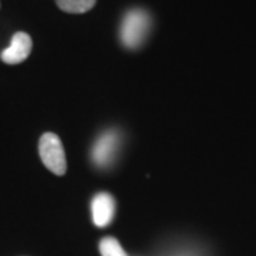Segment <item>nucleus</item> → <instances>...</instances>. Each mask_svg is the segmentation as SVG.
I'll use <instances>...</instances> for the list:
<instances>
[{
	"label": "nucleus",
	"instance_id": "1",
	"mask_svg": "<svg viewBox=\"0 0 256 256\" xmlns=\"http://www.w3.org/2000/svg\"><path fill=\"white\" fill-rule=\"evenodd\" d=\"M151 16L144 9H132L122 18L120 28L121 43L127 48H138L150 34L151 30Z\"/></svg>",
	"mask_w": 256,
	"mask_h": 256
},
{
	"label": "nucleus",
	"instance_id": "3",
	"mask_svg": "<svg viewBox=\"0 0 256 256\" xmlns=\"http://www.w3.org/2000/svg\"><path fill=\"white\" fill-rule=\"evenodd\" d=\"M121 134L117 130H107L102 132L92 146V161L100 168L110 166L118 154Z\"/></svg>",
	"mask_w": 256,
	"mask_h": 256
},
{
	"label": "nucleus",
	"instance_id": "4",
	"mask_svg": "<svg viewBox=\"0 0 256 256\" xmlns=\"http://www.w3.org/2000/svg\"><path fill=\"white\" fill-rule=\"evenodd\" d=\"M32 47H33L32 37L24 32H18L12 37L9 47L2 52L0 58L6 64L23 63L32 53Z\"/></svg>",
	"mask_w": 256,
	"mask_h": 256
},
{
	"label": "nucleus",
	"instance_id": "7",
	"mask_svg": "<svg viewBox=\"0 0 256 256\" xmlns=\"http://www.w3.org/2000/svg\"><path fill=\"white\" fill-rule=\"evenodd\" d=\"M100 252L102 256H128L116 238H104L100 242Z\"/></svg>",
	"mask_w": 256,
	"mask_h": 256
},
{
	"label": "nucleus",
	"instance_id": "5",
	"mask_svg": "<svg viewBox=\"0 0 256 256\" xmlns=\"http://www.w3.org/2000/svg\"><path fill=\"white\" fill-rule=\"evenodd\" d=\"M92 212L94 225L98 228H106L111 224L116 214V201L110 194H98L92 202Z\"/></svg>",
	"mask_w": 256,
	"mask_h": 256
},
{
	"label": "nucleus",
	"instance_id": "6",
	"mask_svg": "<svg viewBox=\"0 0 256 256\" xmlns=\"http://www.w3.org/2000/svg\"><path fill=\"white\" fill-rule=\"evenodd\" d=\"M97 0H56L57 6L67 13H86L94 8Z\"/></svg>",
	"mask_w": 256,
	"mask_h": 256
},
{
	"label": "nucleus",
	"instance_id": "2",
	"mask_svg": "<svg viewBox=\"0 0 256 256\" xmlns=\"http://www.w3.org/2000/svg\"><path fill=\"white\" fill-rule=\"evenodd\" d=\"M38 154L48 171L56 175H64L67 171V161L63 144L54 132H46L40 138Z\"/></svg>",
	"mask_w": 256,
	"mask_h": 256
}]
</instances>
